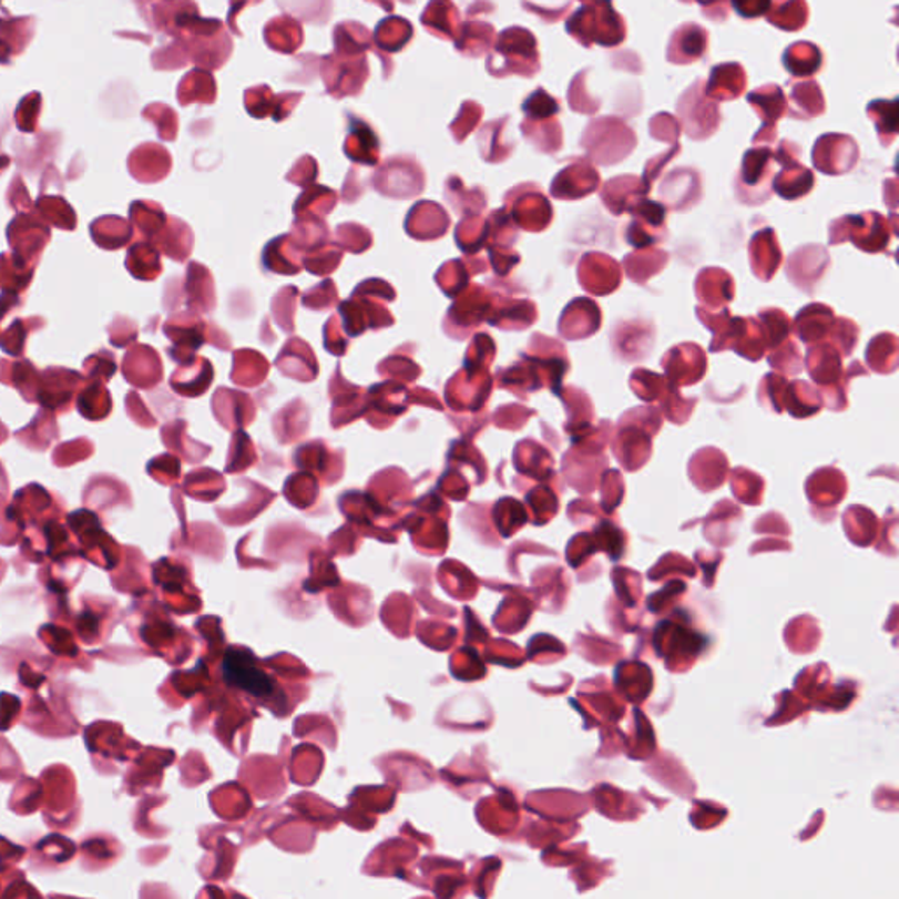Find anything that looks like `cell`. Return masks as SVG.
Instances as JSON below:
<instances>
[{
    "mask_svg": "<svg viewBox=\"0 0 899 899\" xmlns=\"http://www.w3.org/2000/svg\"><path fill=\"white\" fill-rule=\"evenodd\" d=\"M708 48V32L696 23L682 25L681 30L673 34L672 44L667 50V60L675 64H691L702 59Z\"/></svg>",
    "mask_w": 899,
    "mask_h": 899,
    "instance_id": "1",
    "label": "cell"
},
{
    "mask_svg": "<svg viewBox=\"0 0 899 899\" xmlns=\"http://www.w3.org/2000/svg\"><path fill=\"white\" fill-rule=\"evenodd\" d=\"M225 673H227L228 681H233V684L239 685L248 693L257 694V696L269 693L270 687L266 676L255 670L245 655L231 652L225 661Z\"/></svg>",
    "mask_w": 899,
    "mask_h": 899,
    "instance_id": "2",
    "label": "cell"
},
{
    "mask_svg": "<svg viewBox=\"0 0 899 899\" xmlns=\"http://www.w3.org/2000/svg\"><path fill=\"white\" fill-rule=\"evenodd\" d=\"M784 65L796 76L814 74V72H819L820 65H823V51L814 44H796L786 51Z\"/></svg>",
    "mask_w": 899,
    "mask_h": 899,
    "instance_id": "3",
    "label": "cell"
},
{
    "mask_svg": "<svg viewBox=\"0 0 899 899\" xmlns=\"http://www.w3.org/2000/svg\"><path fill=\"white\" fill-rule=\"evenodd\" d=\"M748 102H750L752 106L757 108V114H760V119L769 122V127H775V122L780 116H784V111H786L784 93L775 85L752 92L748 95Z\"/></svg>",
    "mask_w": 899,
    "mask_h": 899,
    "instance_id": "4",
    "label": "cell"
},
{
    "mask_svg": "<svg viewBox=\"0 0 899 899\" xmlns=\"http://www.w3.org/2000/svg\"><path fill=\"white\" fill-rule=\"evenodd\" d=\"M524 110L528 111L529 116H537V119H543V116H550V114H555L559 111V102L552 98V95H546L543 90H538L537 93H532L529 101L524 104Z\"/></svg>",
    "mask_w": 899,
    "mask_h": 899,
    "instance_id": "5",
    "label": "cell"
},
{
    "mask_svg": "<svg viewBox=\"0 0 899 899\" xmlns=\"http://www.w3.org/2000/svg\"><path fill=\"white\" fill-rule=\"evenodd\" d=\"M39 634L44 637V642L55 654L65 655L64 652H71V655L78 654L76 645L72 643L71 634L68 631L59 630V627L57 630L44 627Z\"/></svg>",
    "mask_w": 899,
    "mask_h": 899,
    "instance_id": "6",
    "label": "cell"
}]
</instances>
